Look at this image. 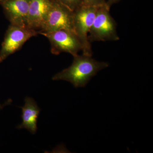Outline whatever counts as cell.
I'll list each match as a JSON object with an SVG mask.
<instances>
[{
	"label": "cell",
	"mask_w": 153,
	"mask_h": 153,
	"mask_svg": "<svg viewBox=\"0 0 153 153\" xmlns=\"http://www.w3.org/2000/svg\"><path fill=\"white\" fill-rule=\"evenodd\" d=\"M108 66V63L97 61L91 56L77 55L71 66L55 74L52 79L68 81L75 88L84 87L99 71Z\"/></svg>",
	"instance_id": "cell-1"
},
{
	"label": "cell",
	"mask_w": 153,
	"mask_h": 153,
	"mask_svg": "<svg viewBox=\"0 0 153 153\" xmlns=\"http://www.w3.org/2000/svg\"><path fill=\"white\" fill-rule=\"evenodd\" d=\"M110 8L106 3L97 8L88 33V38L90 43L120 40L117 31L116 23L110 13Z\"/></svg>",
	"instance_id": "cell-2"
},
{
	"label": "cell",
	"mask_w": 153,
	"mask_h": 153,
	"mask_svg": "<svg viewBox=\"0 0 153 153\" xmlns=\"http://www.w3.org/2000/svg\"><path fill=\"white\" fill-rule=\"evenodd\" d=\"M98 7L82 5L73 11L74 33L82 44V51L83 55L88 56H91L92 55L88 35Z\"/></svg>",
	"instance_id": "cell-3"
},
{
	"label": "cell",
	"mask_w": 153,
	"mask_h": 153,
	"mask_svg": "<svg viewBox=\"0 0 153 153\" xmlns=\"http://www.w3.org/2000/svg\"><path fill=\"white\" fill-rule=\"evenodd\" d=\"M38 34L36 31L28 27L10 24L2 44L0 51V63L19 50L30 38Z\"/></svg>",
	"instance_id": "cell-4"
},
{
	"label": "cell",
	"mask_w": 153,
	"mask_h": 153,
	"mask_svg": "<svg viewBox=\"0 0 153 153\" xmlns=\"http://www.w3.org/2000/svg\"><path fill=\"white\" fill-rule=\"evenodd\" d=\"M40 34L49 40L51 44V52L54 55L66 52L74 57L78 55L79 51L82 50L80 40L72 31L62 30Z\"/></svg>",
	"instance_id": "cell-5"
},
{
	"label": "cell",
	"mask_w": 153,
	"mask_h": 153,
	"mask_svg": "<svg viewBox=\"0 0 153 153\" xmlns=\"http://www.w3.org/2000/svg\"><path fill=\"white\" fill-rule=\"evenodd\" d=\"M62 30H69L74 33L73 11L57 0H54L44 28L40 33Z\"/></svg>",
	"instance_id": "cell-6"
},
{
	"label": "cell",
	"mask_w": 153,
	"mask_h": 153,
	"mask_svg": "<svg viewBox=\"0 0 153 153\" xmlns=\"http://www.w3.org/2000/svg\"><path fill=\"white\" fill-rule=\"evenodd\" d=\"M54 0H30L27 26L38 34L42 32Z\"/></svg>",
	"instance_id": "cell-7"
},
{
	"label": "cell",
	"mask_w": 153,
	"mask_h": 153,
	"mask_svg": "<svg viewBox=\"0 0 153 153\" xmlns=\"http://www.w3.org/2000/svg\"><path fill=\"white\" fill-rule=\"evenodd\" d=\"M30 0H2L4 12L12 25L27 27V20Z\"/></svg>",
	"instance_id": "cell-8"
},
{
	"label": "cell",
	"mask_w": 153,
	"mask_h": 153,
	"mask_svg": "<svg viewBox=\"0 0 153 153\" xmlns=\"http://www.w3.org/2000/svg\"><path fill=\"white\" fill-rule=\"evenodd\" d=\"M22 110V123L17 126L18 129L25 128L34 134L37 131V121L41 109L33 98L26 97L25 104L21 107Z\"/></svg>",
	"instance_id": "cell-9"
},
{
	"label": "cell",
	"mask_w": 153,
	"mask_h": 153,
	"mask_svg": "<svg viewBox=\"0 0 153 153\" xmlns=\"http://www.w3.org/2000/svg\"><path fill=\"white\" fill-rule=\"evenodd\" d=\"M58 2L74 11L82 5V0H57Z\"/></svg>",
	"instance_id": "cell-10"
},
{
	"label": "cell",
	"mask_w": 153,
	"mask_h": 153,
	"mask_svg": "<svg viewBox=\"0 0 153 153\" xmlns=\"http://www.w3.org/2000/svg\"><path fill=\"white\" fill-rule=\"evenodd\" d=\"M106 0H82V5L93 7H99L106 4Z\"/></svg>",
	"instance_id": "cell-11"
},
{
	"label": "cell",
	"mask_w": 153,
	"mask_h": 153,
	"mask_svg": "<svg viewBox=\"0 0 153 153\" xmlns=\"http://www.w3.org/2000/svg\"><path fill=\"white\" fill-rule=\"evenodd\" d=\"M119 1L120 0H106V2L107 4L110 7H111L112 4L117 2Z\"/></svg>",
	"instance_id": "cell-12"
},
{
	"label": "cell",
	"mask_w": 153,
	"mask_h": 153,
	"mask_svg": "<svg viewBox=\"0 0 153 153\" xmlns=\"http://www.w3.org/2000/svg\"><path fill=\"white\" fill-rule=\"evenodd\" d=\"M11 102H12V100H8V101L6 102L5 103H4V104H1V103H0V111H1V110L3 108H4V107L5 106V105H7L10 104Z\"/></svg>",
	"instance_id": "cell-13"
},
{
	"label": "cell",
	"mask_w": 153,
	"mask_h": 153,
	"mask_svg": "<svg viewBox=\"0 0 153 153\" xmlns=\"http://www.w3.org/2000/svg\"><path fill=\"white\" fill-rule=\"evenodd\" d=\"M1 1H2V0H0V2H1Z\"/></svg>",
	"instance_id": "cell-14"
}]
</instances>
